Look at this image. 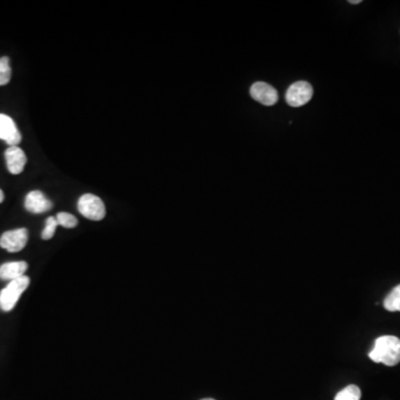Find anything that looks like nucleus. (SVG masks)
I'll return each instance as SVG.
<instances>
[{
	"instance_id": "obj_1",
	"label": "nucleus",
	"mask_w": 400,
	"mask_h": 400,
	"mask_svg": "<svg viewBox=\"0 0 400 400\" xmlns=\"http://www.w3.org/2000/svg\"><path fill=\"white\" fill-rule=\"evenodd\" d=\"M369 358L373 362H381L384 365H398L400 362V339L396 336H381L375 341Z\"/></svg>"
},
{
	"instance_id": "obj_2",
	"label": "nucleus",
	"mask_w": 400,
	"mask_h": 400,
	"mask_svg": "<svg viewBox=\"0 0 400 400\" xmlns=\"http://www.w3.org/2000/svg\"><path fill=\"white\" fill-rule=\"evenodd\" d=\"M30 284L28 276L9 281V284L0 292V308L3 311H10L15 308L20 296L27 290Z\"/></svg>"
},
{
	"instance_id": "obj_3",
	"label": "nucleus",
	"mask_w": 400,
	"mask_h": 400,
	"mask_svg": "<svg viewBox=\"0 0 400 400\" xmlns=\"http://www.w3.org/2000/svg\"><path fill=\"white\" fill-rule=\"evenodd\" d=\"M78 210L83 216L95 222L103 220L106 216V207L103 200L92 194H85L79 198Z\"/></svg>"
},
{
	"instance_id": "obj_4",
	"label": "nucleus",
	"mask_w": 400,
	"mask_h": 400,
	"mask_svg": "<svg viewBox=\"0 0 400 400\" xmlns=\"http://www.w3.org/2000/svg\"><path fill=\"white\" fill-rule=\"evenodd\" d=\"M314 90L307 81H297L287 90L286 101L292 107H301L310 101Z\"/></svg>"
},
{
	"instance_id": "obj_5",
	"label": "nucleus",
	"mask_w": 400,
	"mask_h": 400,
	"mask_svg": "<svg viewBox=\"0 0 400 400\" xmlns=\"http://www.w3.org/2000/svg\"><path fill=\"white\" fill-rule=\"evenodd\" d=\"M28 241V230L26 228L9 230L0 237V247L9 252H18L26 247Z\"/></svg>"
},
{
	"instance_id": "obj_6",
	"label": "nucleus",
	"mask_w": 400,
	"mask_h": 400,
	"mask_svg": "<svg viewBox=\"0 0 400 400\" xmlns=\"http://www.w3.org/2000/svg\"><path fill=\"white\" fill-rule=\"evenodd\" d=\"M250 96L264 106H273L278 101V92L271 85L258 81L250 88Z\"/></svg>"
},
{
	"instance_id": "obj_7",
	"label": "nucleus",
	"mask_w": 400,
	"mask_h": 400,
	"mask_svg": "<svg viewBox=\"0 0 400 400\" xmlns=\"http://www.w3.org/2000/svg\"><path fill=\"white\" fill-rule=\"evenodd\" d=\"M0 139L8 143L9 147L18 146L22 141V134L14 120L5 114H0Z\"/></svg>"
},
{
	"instance_id": "obj_8",
	"label": "nucleus",
	"mask_w": 400,
	"mask_h": 400,
	"mask_svg": "<svg viewBox=\"0 0 400 400\" xmlns=\"http://www.w3.org/2000/svg\"><path fill=\"white\" fill-rule=\"evenodd\" d=\"M24 207L33 214H43L52 208V203L39 190L30 192L24 199Z\"/></svg>"
},
{
	"instance_id": "obj_9",
	"label": "nucleus",
	"mask_w": 400,
	"mask_h": 400,
	"mask_svg": "<svg viewBox=\"0 0 400 400\" xmlns=\"http://www.w3.org/2000/svg\"><path fill=\"white\" fill-rule=\"evenodd\" d=\"M5 158L10 173L20 175L22 173L27 162V157L22 148L18 146L8 147L5 152Z\"/></svg>"
},
{
	"instance_id": "obj_10",
	"label": "nucleus",
	"mask_w": 400,
	"mask_h": 400,
	"mask_svg": "<svg viewBox=\"0 0 400 400\" xmlns=\"http://www.w3.org/2000/svg\"><path fill=\"white\" fill-rule=\"evenodd\" d=\"M27 269L28 264L26 262H6L0 266V279L13 281L15 279L22 278Z\"/></svg>"
},
{
	"instance_id": "obj_11",
	"label": "nucleus",
	"mask_w": 400,
	"mask_h": 400,
	"mask_svg": "<svg viewBox=\"0 0 400 400\" xmlns=\"http://www.w3.org/2000/svg\"><path fill=\"white\" fill-rule=\"evenodd\" d=\"M384 307L388 311H400V285L395 287L385 298Z\"/></svg>"
},
{
	"instance_id": "obj_12",
	"label": "nucleus",
	"mask_w": 400,
	"mask_h": 400,
	"mask_svg": "<svg viewBox=\"0 0 400 400\" xmlns=\"http://www.w3.org/2000/svg\"><path fill=\"white\" fill-rule=\"evenodd\" d=\"M362 392L356 385H349L336 395L335 400H360Z\"/></svg>"
},
{
	"instance_id": "obj_13",
	"label": "nucleus",
	"mask_w": 400,
	"mask_h": 400,
	"mask_svg": "<svg viewBox=\"0 0 400 400\" xmlns=\"http://www.w3.org/2000/svg\"><path fill=\"white\" fill-rule=\"evenodd\" d=\"M11 79V67L8 57L0 58V86L8 84Z\"/></svg>"
},
{
	"instance_id": "obj_14",
	"label": "nucleus",
	"mask_w": 400,
	"mask_h": 400,
	"mask_svg": "<svg viewBox=\"0 0 400 400\" xmlns=\"http://www.w3.org/2000/svg\"><path fill=\"white\" fill-rule=\"evenodd\" d=\"M58 224L57 220L56 217H48L46 220V227L43 230V234H41V238L43 241H49L54 237L55 233H56V229H57Z\"/></svg>"
},
{
	"instance_id": "obj_15",
	"label": "nucleus",
	"mask_w": 400,
	"mask_h": 400,
	"mask_svg": "<svg viewBox=\"0 0 400 400\" xmlns=\"http://www.w3.org/2000/svg\"><path fill=\"white\" fill-rule=\"evenodd\" d=\"M56 220H57L58 224L65 228L76 227L77 224H78V220H77L76 217L73 216V215L68 214V213H59L56 216Z\"/></svg>"
},
{
	"instance_id": "obj_16",
	"label": "nucleus",
	"mask_w": 400,
	"mask_h": 400,
	"mask_svg": "<svg viewBox=\"0 0 400 400\" xmlns=\"http://www.w3.org/2000/svg\"><path fill=\"white\" fill-rule=\"evenodd\" d=\"M3 199H5V195H3V190H0V203H3Z\"/></svg>"
},
{
	"instance_id": "obj_17",
	"label": "nucleus",
	"mask_w": 400,
	"mask_h": 400,
	"mask_svg": "<svg viewBox=\"0 0 400 400\" xmlns=\"http://www.w3.org/2000/svg\"><path fill=\"white\" fill-rule=\"evenodd\" d=\"M362 3V0H350L349 3H352V5H358V3Z\"/></svg>"
},
{
	"instance_id": "obj_18",
	"label": "nucleus",
	"mask_w": 400,
	"mask_h": 400,
	"mask_svg": "<svg viewBox=\"0 0 400 400\" xmlns=\"http://www.w3.org/2000/svg\"><path fill=\"white\" fill-rule=\"evenodd\" d=\"M201 400H215V399H213V398H205V399H201Z\"/></svg>"
}]
</instances>
